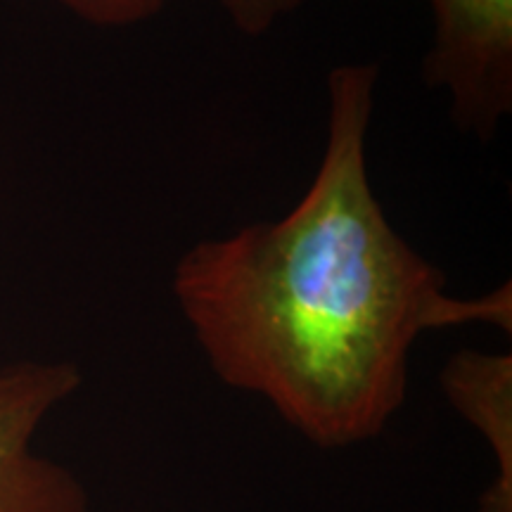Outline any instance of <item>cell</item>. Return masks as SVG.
<instances>
[{
  "label": "cell",
  "mask_w": 512,
  "mask_h": 512,
  "mask_svg": "<svg viewBox=\"0 0 512 512\" xmlns=\"http://www.w3.org/2000/svg\"><path fill=\"white\" fill-rule=\"evenodd\" d=\"M377 79L373 62L330 69L323 155L299 202L197 240L171 275L211 373L328 451L387 430L425 332L512 325L510 283L456 297L384 214L368 169Z\"/></svg>",
  "instance_id": "cell-1"
},
{
  "label": "cell",
  "mask_w": 512,
  "mask_h": 512,
  "mask_svg": "<svg viewBox=\"0 0 512 512\" xmlns=\"http://www.w3.org/2000/svg\"><path fill=\"white\" fill-rule=\"evenodd\" d=\"M432 43L422 81L460 133L491 143L512 114V0H425Z\"/></svg>",
  "instance_id": "cell-2"
},
{
  "label": "cell",
  "mask_w": 512,
  "mask_h": 512,
  "mask_svg": "<svg viewBox=\"0 0 512 512\" xmlns=\"http://www.w3.org/2000/svg\"><path fill=\"white\" fill-rule=\"evenodd\" d=\"M81 380V370L69 361L0 368V512H88L79 479L34 451L38 427Z\"/></svg>",
  "instance_id": "cell-3"
},
{
  "label": "cell",
  "mask_w": 512,
  "mask_h": 512,
  "mask_svg": "<svg viewBox=\"0 0 512 512\" xmlns=\"http://www.w3.org/2000/svg\"><path fill=\"white\" fill-rule=\"evenodd\" d=\"M441 392L491 448L496 477L477 512H512V356L460 349L439 373Z\"/></svg>",
  "instance_id": "cell-4"
},
{
  "label": "cell",
  "mask_w": 512,
  "mask_h": 512,
  "mask_svg": "<svg viewBox=\"0 0 512 512\" xmlns=\"http://www.w3.org/2000/svg\"><path fill=\"white\" fill-rule=\"evenodd\" d=\"M81 22L100 29H126L162 15L176 0H55Z\"/></svg>",
  "instance_id": "cell-5"
},
{
  "label": "cell",
  "mask_w": 512,
  "mask_h": 512,
  "mask_svg": "<svg viewBox=\"0 0 512 512\" xmlns=\"http://www.w3.org/2000/svg\"><path fill=\"white\" fill-rule=\"evenodd\" d=\"M238 34L261 38L292 17L304 0H216Z\"/></svg>",
  "instance_id": "cell-6"
}]
</instances>
